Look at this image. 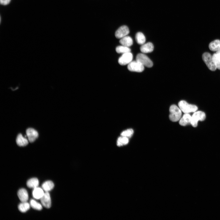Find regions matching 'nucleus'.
<instances>
[{"instance_id": "obj_24", "label": "nucleus", "mask_w": 220, "mask_h": 220, "mask_svg": "<svg viewBox=\"0 0 220 220\" xmlns=\"http://www.w3.org/2000/svg\"><path fill=\"white\" fill-rule=\"evenodd\" d=\"M30 205L33 208L35 209L41 210L42 209V205L33 199H31L30 200Z\"/></svg>"}, {"instance_id": "obj_26", "label": "nucleus", "mask_w": 220, "mask_h": 220, "mask_svg": "<svg viewBox=\"0 0 220 220\" xmlns=\"http://www.w3.org/2000/svg\"><path fill=\"white\" fill-rule=\"evenodd\" d=\"M134 133L132 129H129L123 131L121 134V136L130 137L132 136Z\"/></svg>"}, {"instance_id": "obj_5", "label": "nucleus", "mask_w": 220, "mask_h": 220, "mask_svg": "<svg viewBox=\"0 0 220 220\" xmlns=\"http://www.w3.org/2000/svg\"><path fill=\"white\" fill-rule=\"evenodd\" d=\"M136 61L144 66L148 68L152 67L153 65L152 61L146 55L143 53H138L137 55Z\"/></svg>"}, {"instance_id": "obj_18", "label": "nucleus", "mask_w": 220, "mask_h": 220, "mask_svg": "<svg viewBox=\"0 0 220 220\" xmlns=\"http://www.w3.org/2000/svg\"><path fill=\"white\" fill-rule=\"evenodd\" d=\"M54 187V184L51 181L45 182L42 185V188L46 192H48L51 190Z\"/></svg>"}, {"instance_id": "obj_27", "label": "nucleus", "mask_w": 220, "mask_h": 220, "mask_svg": "<svg viewBox=\"0 0 220 220\" xmlns=\"http://www.w3.org/2000/svg\"><path fill=\"white\" fill-rule=\"evenodd\" d=\"M11 0H0V4L3 5L8 4L10 2Z\"/></svg>"}, {"instance_id": "obj_22", "label": "nucleus", "mask_w": 220, "mask_h": 220, "mask_svg": "<svg viewBox=\"0 0 220 220\" xmlns=\"http://www.w3.org/2000/svg\"><path fill=\"white\" fill-rule=\"evenodd\" d=\"M129 141L128 137L123 136L120 137L118 138L117 145L118 146H121L127 145Z\"/></svg>"}, {"instance_id": "obj_4", "label": "nucleus", "mask_w": 220, "mask_h": 220, "mask_svg": "<svg viewBox=\"0 0 220 220\" xmlns=\"http://www.w3.org/2000/svg\"><path fill=\"white\" fill-rule=\"evenodd\" d=\"M205 118L204 112L201 111H196L192 116L191 124L193 127H196L199 121H204Z\"/></svg>"}, {"instance_id": "obj_15", "label": "nucleus", "mask_w": 220, "mask_h": 220, "mask_svg": "<svg viewBox=\"0 0 220 220\" xmlns=\"http://www.w3.org/2000/svg\"><path fill=\"white\" fill-rule=\"evenodd\" d=\"M16 142L17 144L20 146H25L28 143V139L24 137L21 134H19L17 136Z\"/></svg>"}, {"instance_id": "obj_19", "label": "nucleus", "mask_w": 220, "mask_h": 220, "mask_svg": "<svg viewBox=\"0 0 220 220\" xmlns=\"http://www.w3.org/2000/svg\"><path fill=\"white\" fill-rule=\"evenodd\" d=\"M135 39L137 43L140 45H143L145 42L146 38L145 37L141 32H138L135 35Z\"/></svg>"}, {"instance_id": "obj_17", "label": "nucleus", "mask_w": 220, "mask_h": 220, "mask_svg": "<svg viewBox=\"0 0 220 220\" xmlns=\"http://www.w3.org/2000/svg\"><path fill=\"white\" fill-rule=\"evenodd\" d=\"M209 47L211 51H217L220 49V40L216 39L211 42L209 44Z\"/></svg>"}, {"instance_id": "obj_1", "label": "nucleus", "mask_w": 220, "mask_h": 220, "mask_svg": "<svg viewBox=\"0 0 220 220\" xmlns=\"http://www.w3.org/2000/svg\"><path fill=\"white\" fill-rule=\"evenodd\" d=\"M169 111V117L170 120L174 122L178 121L181 118L182 111L177 105H171Z\"/></svg>"}, {"instance_id": "obj_23", "label": "nucleus", "mask_w": 220, "mask_h": 220, "mask_svg": "<svg viewBox=\"0 0 220 220\" xmlns=\"http://www.w3.org/2000/svg\"><path fill=\"white\" fill-rule=\"evenodd\" d=\"M116 50L117 53L122 54L130 52L131 51L129 47L123 45L117 46Z\"/></svg>"}, {"instance_id": "obj_9", "label": "nucleus", "mask_w": 220, "mask_h": 220, "mask_svg": "<svg viewBox=\"0 0 220 220\" xmlns=\"http://www.w3.org/2000/svg\"><path fill=\"white\" fill-rule=\"evenodd\" d=\"M26 133L28 140L31 143L34 142L38 135V132L32 128L28 129L26 130Z\"/></svg>"}, {"instance_id": "obj_7", "label": "nucleus", "mask_w": 220, "mask_h": 220, "mask_svg": "<svg viewBox=\"0 0 220 220\" xmlns=\"http://www.w3.org/2000/svg\"><path fill=\"white\" fill-rule=\"evenodd\" d=\"M133 58V54L130 52L123 54L118 60V63L121 65L128 64L132 61Z\"/></svg>"}, {"instance_id": "obj_2", "label": "nucleus", "mask_w": 220, "mask_h": 220, "mask_svg": "<svg viewBox=\"0 0 220 220\" xmlns=\"http://www.w3.org/2000/svg\"><path fill=\"white\" fill-rule=\"evenodd\" d=\"M178 105L182 111L185 113L194 112L198 109L197 106L196 105L189 104L184 100L180 101Z\"/></svg>"}, {"instance_id": "obj_12", "label": "nucleus", "mask_w": 220, "mask_h": 220, "mask_svg": "<svg viewBox=\"0 0 220 220\" xmlns=\"http://www.w3.org/2000/svg\"><path fill=\"white\" fill-rule=\"evenodd\" d=\"M17 195L19 199L22 202H27L28 200V193L24 189H20L18 192Z\"/></svg>"}, {"instance_id": "obj_6", "label": "nucleus", "mask_w": 220, "mask_h": 220, "mask_svg": "<svg viewBox=\"0 0 220 220\" xmlns=\"http://www.w3.org/2000/svg\"><path fill=\"white\" fill-rule=\"evenodd\" d=\"M128 69L130 71L140 72L144 69V66L137 61L131 62L128 64Z\"/></svg>"}, {"instance_id": "obj_20", "label": "nucleus", "mask_w": 220, "mask_h": 220, "mask_svg": "<svg viewBox=\"0 0 220 220\" xmlns=\"http://www.w3.org/2000/svg\"><path fill=\"white\" fill-rule=\"evenodd\" d=\"M39 184V181L36 178H32L28 180L27 182V186L30 188H35L37 187Z\"/></svg>"}, {"instance_id": "obj_25", "label": "nucleus", "mask_w": 220, "mask_h": 220, "mask_svg": "<svg viewBox=\"0 0 220 220\" xmlns=\"http://www.w3.org/2000/svg\"><path fill=\"white\" fill-rule=\"evenodd\" d=\"M212 57L217 68L220 70V57L215 53L212 55Z\"/></svg>"}, {"instance_id": "obj_13", "label": "nucleus", "mask_w": 220, "mask_h": 220, "mask_svg": "<svg viewBox=\"0 0 220 220\" xmlns=\"http://www.w3.org/2000/svg\"><path fill=\"white\" fill-rule=\"evenodd\" d=\"M192 116L189 113H185L179 120V124L182 126H185L191 123Z\"/></svg>"}, {"instance_id": "obj_11", "label": "nucleus", "mask_w": 220, "mask_h": 220, "mask_svg": "<svg viewBox=\"0 0 220 220\" xmlns=\"http://www.w3.org/2000/svg\"><path fill=\"white\" fill-rule=\"evenodd\" d=\"M154 49V46L151 42H148L142 45L140 48L141 51L143 53H147L152 52Z\"/></svg>"}, {"instance_id": "obj_3", "label": "nucleus", "mask_w": 220, "mask_h": 220, "mask_svg": "<svg viewBox=\"0 0 220 220\" xmlns=\"http://www.w3.org/2000/svg\"><path fill=\"white\" fill-rule=\"evenodd\" d=\"M202 59L208 68L212 71H215L217 69L212 56L210 53L206 52L202 55Z\"/></svg>"}, {"instance_id": "obj_16", "label": "nucleus", "mask_w": 220, "mask_h": 220, "mask_svg": "<svg viewBox=\"0 0 220 220\" xmlns=\"http://www.w3.org/2000/svg\"><path fill=\"white\" fill-rule=\"evenodd\" d=\"M44 193L43 189L38 187L34 188L32 192L33 197L37 199H41Z\"/></svg>"}, {"instance_id": "obj_28", "label": "nucleus", "mask_w": 220, "mask_h": 220, "mask_svg": "<svg viewBox=\"0 0 220 220\" xmlns=\"http://www.w3.org/2000/svg\"><path fill=\"white\" fill-rule=\"evenodd\" d=\"M216 53L220 57V49L217 51Z\"/></svg>"}, {"instance_id": "obj_8", "label": "nucleus", "mask_w": 220, "mask_h": 220, "mask_svg": "<svg viewBox=\"0 0 220 220\" xmlns=\"http://www.w3.org/2000/svg\"><path fill=\"white\" fill-rule=\"evenodd\" d=\"M128 28L126 25L120 27L116 31L115 35L118 38H121L127 36L129 33Z\"/></svg>"}, {"instance_id": "obj_21", "label": "nucleus", "mask_w": 220, "mask_h": 220, "mask_svg": "<svg viewBox=\"0 0 220 220\" xmlns=\"http://www.w3.org/2000/svg\"><path fill=\"white\" fill-rule=\"evenodd\" d=\"M30 205L27 202H22L18 206L19 210L22 212H25L30 208Z\"/></svg>"}, {"instance_id": "obj_10", "label": "nucleus", "mask_w": 220, "mask_h": 220, "mask_svg": "<svg viewBox=\"0 0 220 220\" xmlns=\"http://www.w3.org/2000/svg\"><path fill=\"white\" fill-rule=\"evenodd\" d=\"M42 205L46 208H50L51 206V200L50 195L48 192L44 193L40 199Z\"/></svg>"}, {"instance_id": "obj_14", "label": "nucleus", "mask_w": 220, "mask_h": 220, "mask_svg": "<svg viewBox=\"0 0 220 220\" xmlns=\"http://www.w3.org/2000/svg\"><path fill=\"white\" fill-rule=\"evenodd\" d=\"M119 43L122 45L129 47L132 45L133 41L130 36L127 35L120 38Z\"/></svg>"}]
</instances>
